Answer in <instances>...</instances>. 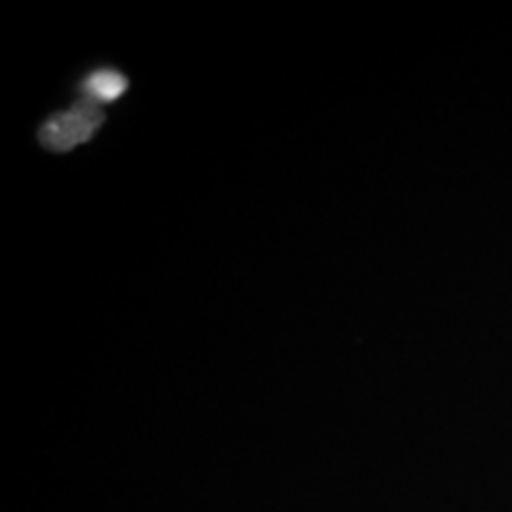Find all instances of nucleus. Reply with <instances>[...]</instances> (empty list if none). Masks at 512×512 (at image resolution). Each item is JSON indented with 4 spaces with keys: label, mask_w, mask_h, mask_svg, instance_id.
Masks as SVG:
<instances>
[{
    "label": "nucleus",
    "mask_w": 512,
    "mask_h": 512,
    "mask_svg": "<svg viewBox=\"0 0 512 512\" xmlns=\"http://www.w3.org/2000/svg\"><path fill=\"white\" fill-rule=\"evenodd\" d=\"M105 114L95 102L81 100L76 102L69 112H62L46 121L41 128V143L48 150L62 152V150H72L74 145L86 143L88 138L98 131Z\"/></svg>",
    "instance_id": "obj_1"
},
{
    "label": "nucleus",
    "mask_w": 512,
    "mask_h": 512,
    "mask_svg": "<svg viewBox=\"0 0 512 512\" xmlns=\"http://www.w3.org/2000/svg\"><path fill=\"white\" fill-rule=\"evenodd\" d=\"M126 91V76L117 69H98L83 81L81 93L88 102L95 105H105V102L117 100Z\"/></svg>",
    "instance_id": "obj_2"
}]
</instances>
